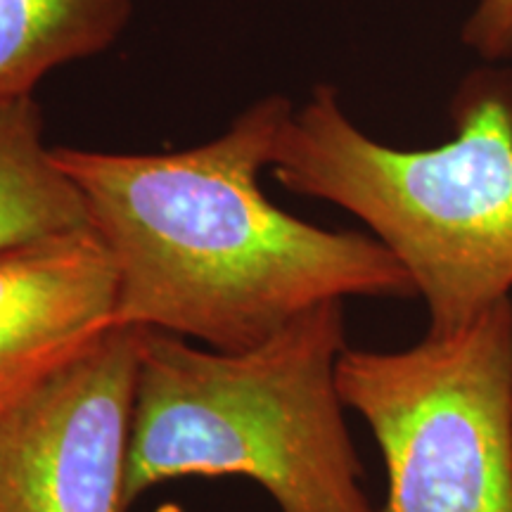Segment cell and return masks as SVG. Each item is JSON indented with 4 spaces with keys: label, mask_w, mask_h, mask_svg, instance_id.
Segmentation results:
<instances>
[{
    "label": "cell",
    "mask_w": 512,
    "mask_h": 512,
    "mask_svg": "<svg viewBox=\"0 0 512 512\" xmlns=\"http://www.w3.org/2000/svg\"><path fill=\"white\" fill-rule=\"evenodd\" d=\"M292 110L268 95L221 136L174 152L53 147L114 259V325L245 351L320 304L415 297L382 242L313 226L266 197L259 178Z\"/></svg>",
    "instance_id": "6da1fadb"
},
{
    "label": "cell",
    "mask_w": 512,
    "mask_h": 512,
    "mask_svg": "<svg viewBox=\"0 0 512 512\" xmlns=\"http://www.w3.org/2000/svg\"><path fill=\"white\" fill-rule=\"evenodd\" d=\"M344 351V302L245 351L140 330L128 503L171 479L245 477L280 512H380L344 420Z\"/></svg>",
    "instance_id": "7a4b0ae2"
},
{
    "label": "cell",
    "mask_w": 512,
    "mask_h": 512,
    "mask_svg": "<svg viewBox=\"0 0 512 512\" xmlns=\"http://www.w3.org/2000/svg\"><path fill=\"white\" fill-rule=\"evenodd\" d=\"M451 121L444 145L401 150L316 86L271 162L283 188L349 211L394 254L425 302L427 335L463 330L512 297V69L467 74Z\"/></svg>",
    "instance_id": "3957f363"
},
{
    "label": "cell",
    "mask_w": 512,
    "mask_h": 512,
    "mask_svg": "<svg viewBox=\"0 0 512 512\" xmlns=\"http://www.w3.org/2000/svg\"><path fill=\"white\" fill-rule=\"evenodd\" d=\"M337 384L380 446V512H512V297L408 349L347 347Z\"/></svg>",
    "instance_id": "277c9868"
},
{
    "label": "cell",
    "mask_w": 512,
    "mask_h": 512,
    "mask_svg": "<svg viewBox=\"0 0 512 512\" xmlns=\"http://www.w3.org/2000/svg\"><path fill=\"white\" fill-rule=\"evenodd\" d=\"M140 330L114 325L0 415V512H126Z\"/></svg>",
    "instance_id": "5b68a950"
},
{
    "label": "cell",
    "mask_w": 512,
    "mask_h": 512,
    "mask_svg": "<svg viewBox=\"0 0 512 512\" xmlns=\"http://www.w3.org/2000/svg\"><path fill=\"white\" fill-rule=\"evenodd\" d=\"M117 294L93 226L0 252V415L114 328Z\"/></svg>",
    "instance_id": "8992f818"
},
{
    "label": "cell",
    "mask_w": 512,
    "mask_h": 512,
    "mask_svg": "<svg viewBox=\"0 0 512 512\" xmlns=\"http://www.w3.org/2000/svg\"><path fill=\"white\" fill-rule=\"evenodd\" d=\"M91 226L83 195L43 138L34 95L0 100V252Z\"/></svg>",
    "instance_id": "52a82bcc"
},
{
    "label": "cell",
    "mask_w": 512,
    "mask_h": 512,
    "mask_svg": "<svg viewBox=\"0 0 512 512\" xmlns=\"http://www.w3.org/2000/svg\"><path fill=\"white\" fill-rule=\"evenodd\" d=\"M133 0H0V100L34 95L50 72L105 53Z\"/></svg>",
    "instance_id": "ba28073f"
},
{
    "label": "cell",
    "mask_w": 512,
    "mask_h": 512,
    "mask_svg": "<svg viewBox=\"0 0 512 512\" xmlns=\"http://www.w3.org/2000/svg\"><path fill=\"white\" fill-rule=\"evenodd\" d=\"M460 38L484 62L498 64L512 57V0H477Z\"/></svg>",
    "instance_id": "9c48e42d"
}]
</instances>
